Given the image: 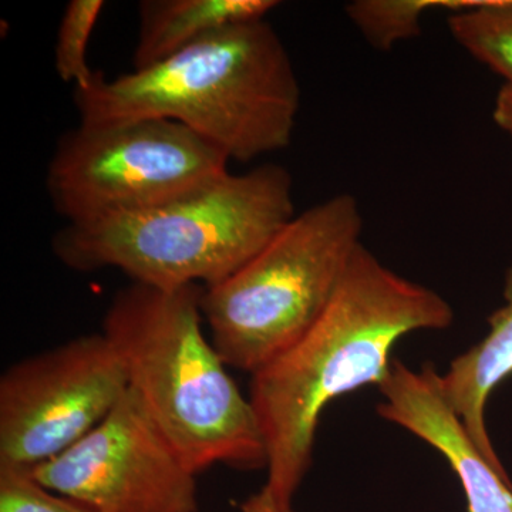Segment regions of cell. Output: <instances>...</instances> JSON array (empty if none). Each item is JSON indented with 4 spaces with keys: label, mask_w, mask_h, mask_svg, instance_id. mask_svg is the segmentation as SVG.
<instances>
[{
    "label": "cell",
    "mask_w": 512,
    "mask_h": 512,
    "mask_svg": "<svg viewBox=\"0 0 512 512\" xmlns=\"http://www.w3.org/2000/svg\"><path fill=\"white\" fill-rule=\"evenodd\" d=\"M295 215L292 175L265 164L148 210L66 224L52 249L72 271L110 268L133 284L207 288L235 274Z\"/></svg>",
    "instance_id": "obj_4"
},
{
    "label": "cell",
    "mask_w": 512,
    "mask_h": 512,
    "mask_svg": "<svg viewBox=\"0 0 512 512\" xmlns=\"http://www.w3.org/2000/svg\"><path fill=\"white\" fill-rule=\"evenodd\" d=\"M103 0H70L63 10L55 43V69L64 83L74 90L92 84L94 72L89 64L90 39L103 13Z\"/></svg>",
    "instance_id": "obj_14"
},
{
    "label": "cell",
    "mask_w": 512,
    "mask_h": 512,
    "mask_svg": "<svg viewBox=\"0 0 512 512\" xmlns=\"http://www.w3.org/2000/svg\"><path fill=\"white\" fill-rule=\"evenodd\" d=\"M468 0H357L346 6L348 18L367 42L382 52L420 33L429 10L466 8Z\"/></svg>",
    "instance_id": "obj_13"
},
{
    "label": "cell",
    "mask_w": 512,
    "mask_h": 512,
    "mask_svg": "<svg viewBox=\"0 0 512 512\" xmlns=\"http://www.w3.org/2000/svg\"><path fill=\"white\" fill-rule=\"evenodd\" d=\"M93 512H198L197 474L130 392L96 429L28 470Z\"/></svg>",
    "instance_id": "obj_8"
},
{
    "label": "cell",
    "mask_w": 512,
    "mask_h": 512,
    "mask_svg": "<svg viewBox=\"0 0 512 512\" xmlns=\"http://www.w3.org/2000/svg\"><path fill=\"white\" fill-rule=\"evenodd\" d=\"M80 124L175 121L249 163L292 143L301 87L288 50L268 20L204 37L146 69L73 90Z\"/></svg>",
    "instance_id": "obj_2"
},
{
    "label": "cell",
    "mask_w": 512,
    "mask_h": 512,
    "mask_svg": "<svg viewBox=\"0 0 512 512\" xmlns=\"http://www.w3.org/2000/svg\"><path fill=\"white\" fill-rule=\"evenodd\" d=\"M103 333L19 360L0 377V467L32 470L79 443L127 393Z\"/></svg>",
    "instance_id": "obj_7"
},
{
    "label": "cell",
    "mask_w": 512,
    "mask_h": 512,
    "mask_svg": "<svg viewBox=\"0 0 512 512\" xmlns=\"http://www.w3.org/2000/svg\"><path fill=\"white\" fill-rule=\"evenodd\" d=\"M278 5L275 0H143L133 70L163 62L222 29L264 20Z\"/></svg>",
    "instance_id": "obj_10"
},
{
    "label": "cell",
    "mask_w": 512,
    "mask_h": 512,
    "mask_svg": "<svg viewBox=\"0 0 512 512\" xmlns=\"http://www.w3.org/2000/svg\"><path fill=\"white\" fill-rule=\"evenodd\" d=\"M493 117L495 124L512 140V83H504L495 97Z\"/></svg>",
    "instance_id": "obj_17"
},
{
    "label": "cell",
    "mask_w": 512,
    "mask_h": 512,
    "mask_svg": "<svg viewBox=\"0 0 512 512\" xmlns=\"http://www.w3.org/2000/svg\"><path fill=\"white\" fill-rule=\"evenodd\" d=\"M241 512H295L292 504L284 503L272 495L266 487H262L259 493L251 495L241 505Z\"/></svg>",
    "instance_id": "obj_16"
},
{
    "label": "cell",
    "mask_w": 512,
    "mask_h": 512,
    "mask_svg": "<svg viewBox=\"0 0 512 512\" xmlns=\"http://www.w3.org/2000/svg\"><path fill=\"white\" fill-rule=\"evenodd\" d=\"M448 29L478 62L512 83V0H470L451 13Z\"/></svg>",
    "instance_id": "obj_12"
},
{
    "label": "cell",
    "mask_w": 512,
    "mask_h": 512,
    "mask_svg": "<svg viewBox=\"0 0 512 512\" xmlns=\"http://www.w3.org/2000/svg\"><path fill=\"white\" fill-rule=\"evenodd\" d=\"M382 419L410 431L446 458L467 498L468 512H512L507 471L485 457L461 417L444 396L441 375L431 363L419 372L393 360L379 386Z\"/></svg>",
    "instance_id": "obj_9"
},
{
    "label": "cell",
    "mask_w": 512,
    "mask_h": 512,
    "mask_svg": "<svg viewBox=\"0 0 512 512\" xmlns=\"http://www.w3.org/2000/svg\"><path fill=\"white\" fill-rule=\"evenodd\" d=\"M363 215L350 194L296 214L220 284L202 288L212 345L228 367L254 375L318 320L357 249Z\"/></svg>",
    "instance_id": "obj_5"
},
{
    "label": "cell",
    "mask_w": 512,
    "mask_h": 512,
    "mask_svg": "<svg viewBox=\"0 0 512 512\" xmlns=\"http://www.w3.org/2000/svg\"><path fill=\"white\" fill-rule=\"evenodd\" d=\"M228 158L170 120L80 124L47 165L46 190L66 224L148 210L228 174Z\"/></svg>",
    "instance_id": "obj_6"
},
{
    "label": "cell",
    "mask_w": 512,
    "mask_h": 512,
    "mask_svg": "<svg viewBox=\"0 0 512 512\" xmlns=\"http://www.w3.org/2000/svg\"><path fill=\"white\" fill-rule=\"evenodd\" d=\"M202 286L133 284L114 295L103 333L126 372L128 392L195 474L214 466L266 468L249 397L205 332Z\"/></svg>",
    "instance_id": "obj_3"
},
{
    "label": "cell",
    "mask_w": 512,
    "mask_h": 512,
    "mask_svg": "<svg viewBox=\"0 0 512 512\" xmlns=\"http://www.w3.org/2000/svg\"><path fill=\"white\" fill-rule=\"evenodd\" d=\"M505 305L488 319L490 332L476 346L450 363L441 387L485 457L505 470L485 424V407L498 384L512 376V265L504 288Z\"/></svg>",
    "instance_id": "obj_11"
},
{
    "label": "cell",
    "mask_w": 512,
    "mask_h": 512,
    "mask_svg": "<svg viewBox=\"0 0 512 512\" xmlns=\"http://www.w3.org/2000/svg\"><path fill=\"white\" fill-rule=\"evenodd\" d=\"M0 512H93L40 484L28 470L0 467Z\"/></svg>",
    "instance_id": "obj_15"
},
{
    "label": "cell",
    "mask_w": 512,
    "mask_h": 512,
    "mask_svg": "<svg viewBox=\"0 0 512 512\" xmlns=\"http://www.w3.org/2000/svg\"><path fill=\"white\" fill-rule=\"evenodd\" d=\"M453 320L440 293L396 274L363 245L357 249L318 320L252 375L249 402L266 448L264 487L292 504L312 466L323 410L345 394L380 386L404 336L447 329Z\"/></svg>",
    "instance_id": "obj_1"
}]
</instances>
